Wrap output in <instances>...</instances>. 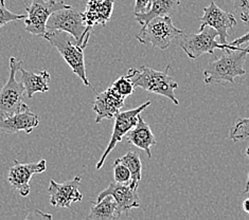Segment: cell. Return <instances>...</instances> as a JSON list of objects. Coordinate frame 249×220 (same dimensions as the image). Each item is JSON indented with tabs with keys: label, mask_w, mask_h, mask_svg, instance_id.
<instances>
[{
	"label": "cell",
	"mask_w": 249,
	"mask_h": 220,
	"mask_svg": "<svg viewBox=\"0 0 249 220\" xmlns=\"http://www.w3.org/2000/svg\"><path fill=\"white\" fill-rule=\"evenodd\" d=\"M109 88L115 93H117L118 96H120L124 99L132 96L135 90V86L133 84V82L130 81V79L127 75L120 76L119 79L112 83Z\"/></svg>",
	"instance_id": "22"
},
{
	"label": "cell",
	"mask_w": 249,
	"mask_h": 220,
	"mask_svg": "<svg viewBox=\"0 0 249 220\" xmlns=\"http://www.w3.org/2000/svg\"><path fill=\"white\" fill-rule=\"evenodd\" d=\"M170 65L164 71H157L150 67L141 66L128 70L127 76L133 82L135 87L142 88L147 92L162 96L171 100L175 105H179L174 91L178 88V84L169 75Z\"/></svg>",
	"instance_id": "2"
},
{
	"label": "cell",
	"mask_w": 249,
	"mask_h": 220,
	"mask_svg": "<svg viewBox=\"0 0 249 220\" xmlns=\"http://www.w3.org/2000/svg\"><path fill=\"white\" fill-rule=\"evenodd\" d=\"M22 64V61H17L15 57L10 58V76L0 90V117L14 115L29 108L23 102L26 90L22 82H17L15 79L17 71H19Z\"/></svg>",
	"instance_id": "6"
},
{
	"label": "cell",
	"mask_w": 249,
	"mask_h": 220,
	"mask_svg": "<svg viewBox=\"0 0 249 220\" xmlns=\"http://www.w3.org/2000/svg\"><path fill=\"white\" fill-rule=\"evenodd\" d=\"M19 71L21 72L22 84L29 99L33 98L35 93H45L49 91L48 84L51 75L48 71L43 70L39 72H32V71L22 68V66L19 68Z\"/></svg>",
	"instance_id": "19"
},
{
	"label": "cell",
	"mask_w": 249,
	"mask_h": 220,
	"mask_svg": "<svg viewBox=\"0 0 249 220\" xmlns=\"http://www.w3.org/2000/svg\"><path fill=\"white\" fill-rule=\"evenodd\" d=\"M117 202L111 196H106L102 200L96 202L91 207L87 219L91 220H116L120 218Z\"/></svg>",
	"instance_id": "20"
},
{
	"label": "cell",
	"mask_w": 249,
	"mask_h": 220,
	"mask_svg": "<svg viewBox=\"0 0 249 220\" xmlns=\"http://www.w3.org/2000/svg\"><path fill=\"white\" fill-rule=\"evenodd\" d=\"M180 0H151L149 10L145 13L134 14L135 19L141 26L145 25L150 20L161 16H173L178 9Z\"/></svg>",
	"instance_id": "18"
},
{
	"label": "cell",
	"mask_w": 249,
	"mask_h": 220,
	"mask_svg": "<svg viewBox=\"0 0 249 220\" xmlns=\"http://www.w3.org/2000/svg\"><path fill=\"white\" fill-rule=\"evenodd\" d=\"M66 8H70V5L63 0H31V3L26 5V31L37 36H44L47 32V21L51 14Z\"/></svg>",
	"instance_id": "8"
},
{
	"label": "cell",
	"mask_w": 249,
	"mask_h": 220,
	"mask_svg": "<svg viewBox=\"0 0 249 220\" xmlns=\"http://www.w3.org/2000/svg\"><path fill=\"white\" fill-rule=\"evenodd\" d=\"M249 136V118H240L236 120L230 130V139L233 142H239Z\"/></svg>",
	"instance_id": "23"
},
{
	"label": "cell",
	"mask_w": 249,
	"mask_h": 220,
	"mask_svg": "<svg viewBox=\"0 0 249 220\" xmlns=\"http://www.w3.org/2000/svg\"><path fill=\"white\" fill-rule=\"evenodd\" d=\"M152 104L151 101H147L146 103L140 105L137 108L130 109L127 111H120L116 115L115 118V126H114V132H112L110 141L108 143L107 148H106L105 152H103L102 157L100 158L99 162L96 166L97 169H101L105 162L106 158L108 157V154L112 152V150L116 147V145L122 141L123 136L126 135V134L129 132L130 129H133L138 121V116L141 114L142 111H144L147 107Z\"/></svg>",
	"instance_id": "9"
},
{
	"label": "cell",
	"mask_w": 249,
	"mask_h": 220,
	"mask_svg": "<svg viewBox=\"0 0 249 220\" xmlns=\"http://www.w3.org/2000/svg\"><path fill=\"white\" fill-rule=\"evenodd\" d=\"M43 37L55 47L73 73L80 77L85 86L89 87L90 83L87 79L85 68L84 49L75 44L74 38L69 33L57 30L47 31Z\"/></svg>",
	"instance_id": "4"
},
{
	"label": "cell",
	"mask_w": 249,
	"mask_h": 220,
	"mask_svg": "<svg viewBox=\"0 0 249 220\" xmlns=\"http://www.w3.org/2000/svg\"><path fill=\"white\" fill-rule=\"evenodd\" d=\"M200 22L215 30L218 34L219 44L222 45L228 44V30L238 23L234 15L219 9L214 1L204 9V15L200 17Z\"/></svg>",
	"instance_id": "12"
},
{
	"label": "cell",
	"mask_w": 249,
	"mask_h": 220,
	"mask_svg": "<svg viewBox=\"0 0 249 220\" xmlns=\"http://www.w3.org/2000/svg\"><path fill=\"white\" fill-rule=\"evenodd\" d=\"M26 218L27 219H43L44 220V219H52V215L41 212L39 210H34L30 214H29Z\"/></svg>",
	"instance_id": "28"
},
{
	"label": "cell",
	"mask_w": 249,
	"mask_h": 220,
	"mask_svg": "<svg viewBox=\"0 0 249 220\" xmlns=\"http://www.w3.org/2000/svg\"><path fill=\"white\" fill-rule=\"evenodd\" d=\"M243 210H244L245 213L249 214V198H247L243 202Z\"/></svg>",
	"instance_id": "30"
},
{
	"label": "cell",
	"mask_w": 249,
	"mask_h": 220,
	"mask_svg": "<svg viewBox=\"0 0 249 220\" xmlns=\"http://www.w3.org/2000/svg\"><path fill=\"white\" fill-rule=\"evenodd\" d=\"M23 18H26V15L13 13L7 8L4 0H0V28H2L9 22L21 20Z\"/></svg>",
	"instance_id": "24"
},
{
	"label": "cell",
	"mask_w": 249,
	"mask_h": 220,
	"mask_svg": "<svg viewBox=\"0 0 249 220\" xmlns=\"http://www.w3.org/2000/svg\"><path fill=\"white\" fill-rule=\"evenodd\" d=\"M180 48L186 53L190 59H197L199 56L206 53H209L211 55H214L215 49H225L230 48L232 45H222L219 41H216V37L218 34L214 29L203 25L201 23L198 33H191V34H181L180 35Z\"/></svg>",
	"instance_id": "7"
},
{
	"label": "cell",
	"mask_w": 249,
	"mask_h": 220,
	"mask_svg": "<svg viewBox=\"0 0 249 220\" xmlns=\"http://www.w3.org/2000/svg\"><path fill=\"white\" fill-rule=\"evenodd\" d=\"M246 154L248 156V158H249V147L247 148L246 150ZM248 189H249V172H248V178H247V183H246V187H245V191H244V193H247L248 192Z\"/></svg>",
	"instance_id": "31"
},
{
	"label": "cell",
	"mask_w": 249,
	"mask_h": 220,
	"mask_svg": "<svg viewBox=\"0 0 249 220\" xmlns=\"http://www.w3.org/2000/svg\"><path fill=\"white\" fill-rule=\"evenodd\" d=\"M182 33L183 31L174 26L171 16H161L143 25L140 32L136 34V39L142 45L165 50L170 47L172 40Z\"/></svg>",
	"instance_id": "5"
},
{
	"label": "cell",
	"mask_w": 249,
	"mask_h": 220,
	"mask_svg": "<svg viewBox=\"0 0 249 220\" xmlns=\"http://www.w3.org/2000/svg\"><path fill=\"white\" fill-rule=\"evenodd\" d=\"M126 140L134 146L144 151L147 153V157L152 158L151 147L157 144V141L152 133L150 125L142 118L141 114L138 116L137 124L126 134Z\"/></svg>",
	"instance_id": "16"
},
{
	"label": "cell",
	"mask_w": 249,
	"mask_h": 220,
	"mask_svg": "<svg viewBox=\"0 0 249 220\" xmlns=\"http://www.w3.org/2000/svg\"><path fill=\"white\" fill-rule=\"evenodd\" d=\"M64 31L69 33L75 40V44L85 49L90 38L92 28L88 27L84 13L74 10L72 7L55 11L47 21V31Z\"/></svg>",
	"instance_id": "3"
},
{
	"label": "cell",
	"mask_w": 249,
	"mask_h": 220,
	"mask_svg": "<svg viewBox=\"0 0 249 220\" xmlns=\"http://www.w3.org/2000/svg\"><path fill=\"white\" fill-rule=\"evenodd\" d=\"M118 161L123 163L129 169L130 175H132V181L129 186L134 188H138L139 183L141 181V170L142 164L139 154L135 152H127L123 157L117 159Z\"/></svg>",
	"instance_id": "21"
},
{
	"label": "cell",
	"mask_w": 249,
	"mask_h": 220,
	"mask_svg": "<svg viewBox=\"0 0 249 220\" xmlns=\"http://www.w3.org/2000/svg\"><path fill=\"white\" fill-rule=\"evenodd\" d=\"M234 11L243 22L249 25V0H234Z\"/></svg>",
	"instance_id": "26"
},
{
	"label": "cell",
	"mask_w": 249,
	"mask_h": 220,
	"mask_svg": "<svg viewBox=\"0 0 249 220\" xmlns=\"http://www.w3.org/2000/svg\"><path fill=\"white\" fill-rule=\"evenodd\" d=\"M115 0H103V1H90L88 0L86 11L84 12L85 21L88 27L101 25L105 26L110 19L114 11Z\"/></svg>",
	"instance_id": "17"
},
{
	"label": "cell",
	"mask_w": 249,
	"mask_h": 220,
	"mask_svg": "<svg viewBox=\"0 0 249 220\" xmlns=\"http://www.w3.org/2000/svg\"><path fill=\"white\" fill-rule=\"evenodd\" d=\"M222 52V57L211 63L205 69V84L209 85L221 82H229L231 84H234L236 76L246 74L244 63L249 54V45L246 48L232 46L230 48L223 49Z\"/></svg>",
	"instance_id": "1"
},
{
	"label": "cell",
	"mask_w": 249,
	"mask_h": 220,
	"mask_svg": "<svg viewBox=\"0 0 249 220\" xmlns=\"http://www.w3.org/2000/svg\"><path fill=\"white\" fill-rule=\"evenodd\" d=\"M248 43H249V32H248L247 34H245L244 36H242V37H239V38L234 39V40L232 41V43H230V45L241 47L242 45H244V44H248Z\"/></svg>",
	"instance_id": "29"
},
{
	"label": "cell",
	"mask_w": 249,
	"mask_h": 220,
	"mask_svg": "<svg viewBox=\"0 0 249 220\" xmlns=\"http://www.w3.org/2000/svg\"><path fill=\"white\" fill-rule=\"evenodd\" d=\"M47 169V162L43 159L37 163H20L15 160V164L9 169L8 182L15 188L22 197H27L30 194L31 178L44 172Z\"/></svg>",
	"instance_id": "10"
},
{
	"label": "cell",
	"mask_w": 249,
	"mask_h": 220,
	"mask_svg": "<svg viewBox=\"0 0 249 220\" xmlns=\"http://www.w3.org/2000/svg\"><path fill=\"white\" fill-rule=\"evenodd\" d=\"M106 196H111L115 199L120 215L122 213H128L130 210L140 206L138 188H134L129 184H121L116 181L111 182L99 194L97 202L102 200Z\"/></svg>",
	"instance_id": "11"
},
{
	"label": "cell",
	"mask_w": 249,
	"mask_h": 220,
	"mask_svg": "<svg viewBox=\"0 0 249 220\" xmlns=\"http://www.w3.org/2000/svg\"><path fill=\"white\" fill-rule=\"evenodd\" d=\"M124 102L125 99L118 96L109 87L105 91L99 93L92 106L97 114L96 122L100 123L104 118H114L124 107Z\"/></svg>",
	"instance_id": "15"
},
{
	"label": "cell",
	"mask_w": 249,
	"mask_h": 220,
	"mask_svg": "<svg viewBox=\"0 0 249 220\" xmlns=\"http://www.w3.org/2000/svg\"><path fill=\"white\" fill-rule=\"evenodd\" d=\"M38 124L39 117L28 108L14 115L0 117V133L13 135L23 132L29 135L38 126Z\"/></svg>",
	"instance_id": "14"
},
{
	"label": "cell",
	"mask_w": 249,
	"mask_h": 220,
	"mask_svg": "<svg viewBox=\"0 0 249 220\" xmlns=\"http://www.w3.org/2000/svg\"><path fill=\"white\" fill-rule=\"evenodd\" d=\"M151 0H135V14L145 13L149 10Z\"/></svg>",
	"instance_id": "27"
},
{
	"label": "cell",
	"mask_w": 249,
	"mask_h": 220,
	"mask_svg": "<svg viewBox=\"0 0 249 220\" xmlns=\"http://www.w3.org/2000/svg\"><path fill=\"white\" fill-rule=\"evenodd\" d=\"M114 178L116 182L121 184H129L132 181V175H130L129 169L118 160H116L114 163Z\"/></svg>",
	"instance_id": "25"
},
{
	"label": "cell",
	"mask_w": 249,
	"mask_h": 220,
	"mask_svg": "<svg viewBox=\"0 0 249 220\" xmlns=\"http://www.w3.org/2000/svg\"><path fill=\"white\" fill-rule=\"evenodd\" d=\"M81 179V176H76L72 180H68L63 183H57L54 180H51L48 189L51 205L70 207L72 203L82 201L83 195L79 191Z\"/></svg>",
	"instance_id": "13"
}]
</instances>
